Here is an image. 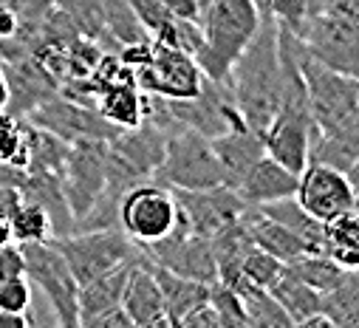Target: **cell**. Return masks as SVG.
<instances>
[{"mask_svg":"<svg viewBox=\"0 0 359 328\" xmlns=\"http://www.w3.org/2000/svg\"><path fill=\"white\" fill-rule=\"evenodd\" d=\"M229 94L241 119L263 136L280 100V26L260 6V23L229 71Z\"/></svg>","mask_w":359,"mask_h":328,"instance_id":"1","label":"cell"},{"mask_svg":"<svg viewBox=\"0 0 359 328\" xmlns=\"http://www.w3.org/2000/svg\"><path fill=\"white\" fill-rule=\"evenodd\" d=\"M260 23L257 0H210L201 15V46L193 54L204 76L229 82V71Z\"/></svg>","mask_w":359,"mask_h":328,"instance_id":"2","label":"cell"},{"mask_svg":"<svg viewBox=\"0 0 359 328\" xmlns=\"http://www.w3.org/2000/svg\"><path fill=\"white\" fill-rule=\"evenodd\" d=\"M119 60L133 71L136 86L158 100H190L201 91L204 71L196 57L178 46L158 43L153 37L122 46Z\"/></svg>","mask_w":359,"mask_h":328,"instance_id":"3","label":"cell"},{"mask_svg":"<svg viewBox=\"0 0 359 328\" xmlns=\"http://www.w3.org/2000/svg\"><path fill=\"white\" fill-rule=\"evenodd\" d=\"M167 144L164 158L156 170V182L172 187V190H210V187H226L221 161L212 150V139L184 128V125H170L164 128Z\"/></svg>","mask_w":359,"mask_h":328,"instance_id":"4","label":"cell"},{"mask_svg":"<svg viewBox=\"0 0 359 328\" xmlns=\"http://www.w3.org/2000/svg\"><path fill=\"white\" fill-rule=\"evenodd\" d=\"M51 243L68 261L76 283H91L130 261L144 258V246L133 243L119 226L108 229H76L62 238H51Z\"/></svg>","mask_w":359,"mask_h":328,"instance_id":"5","label":"cell"},{"mask_svg":"<svg viewBox=\"0 0 359 328\" xmlns=\"http://www.w3.org/2000/svg\"><path fill=\"white\" fill-rule=\"evenodd\" d=\"M20 250L26 261V278L48 300L57 325L79 328V283L62 252L51 240L20 243Z\"/></svg>","mask_w":359,"mask_h":328,"instance_id":"6","label":"cell"},{"mask_svg":"<svg viewBox=\"0 0 359 328\" xmlns=\"http://www.w3.org/2000/svg\"><path fill=\"white\" fill-rule=\"evenodd\" d=\"M303 48L323 65L359 79V20L325 4L311 15L306 32L297 37Z\"/></svg>","mask_w":359,"mask_h":328,"instance_id":"7","label":"cell"},{"mask_svg":"<svg viewBox=\"0 0 359 328\" xmlns=\"http://www.w3.org/2000/svg\"><path fill=\"white\" fill-rule=\"evenodd\" d=\"M178 224V201L172 190L156 179L125 190L119 201V229L139 246H150Z\"/></svg>","mask_w":359,"mask_h":328,"instance_id":"8","label":"cell"},{"mask_svg":"<svg viewBox=\"0 0 359 328\" xmlns=\"http://www.w3.org/2000/svg\"><path fill=\"white\" fill-rule=\"evenodd\" d=\"M300 71L306 79L309 111L314 119V133L331 130L353 111H359V79H351L320 60H314L300 43Z\"/></svg>","mask_w":359,"mask_h":328,"instance_id":"9","label":"cell"},{"mask_svg":"<svg viewBox=\"0 0 359 328\" xmlns=\"http://www.w3.org/2000/svg\"><path fill=\"white\" fill-rule=\"evenodd\" d=\"M147 258L156 266H164L175 275H184L193 280H201L207 286L218 283V264H215V252H212V240L196 229L187 226V221L178 212V224L172 226L170 235H164L161 240L144 246Z\"/></svg>","mask_w":359,"mask_h":328,"instance_id":"10","label":"cell"},{"mask_svg":"<svg viewBox=\"0 0 359 328\" xmlns=\"http://www.w3.org/2000/svg\"><path fill=\"white\" fill-rule=\"evenodd\" d=\"M108 182V142L85 139L74 142L62 168V190L74 212V224L94 207Z\"/></svg>","mask_w":359,"mask_h":328,"instance_id":"11","label":"cell"},{"mask_svg":"<svg viewBox=\"0 0 359 328\" xmlns=\"http://www.w3.org/2000/svg\"><path fill=\"white\" fill-rule=\"evenodd\" d=\"M26 119H29L32 125H37V128L51 130L54 136H60V139L68 142V144L85 142V139L111 142L119 130H125V128H116L114 122H108L97 108L82 105V102H76V100H68V97H62V94L51 97V100L43 102L40 108H34Z\"/></svg>","mask_w":359,"mask_h":328,"instance_id":"12","label":"cell"},{"mask_svg":"<svg viewBox=\"0 0 359 328\" xmlns=\"http://www.w3.org/2000/svg\"><path fill=\"white\" fill-rule=\"evenodd\" d=\"M353 184L348 179V173L328 168L320 161H309L306 168L297 173V190L294 198L300 201V207L314 215L317 221H331L348 210H353Z\"/></svg>","mask_w":359,"mask_h":328,"instance_id":"13","label":"cell"},{"mask_svg":"<svg viewBox=\"0 0 359 328\" xmlns=\"http://www.w3.org/2000/svg\"><path fill=\"white\" fill-rule=\"evenodd\" d=\"M172 190V187H170ZM178 201V212L190 229L212 238L224 226L235 224L249 207L232 187H210V190H172Z\"/></svg>","mask_w":359,"mask_h":328,"instance_id":"14","label":"cell"},{"mask_svg":"<svg viewBox=\"0 0 359 328\" xmlns=\"http://www.w3.org/2000/svg\"><path fill=\"white\" fill-rule=\"evenodd\" d=\"M311 139H314V119L309 108H278L272 122L263 130L266 153L286 164L292 173H300L309 164Z\"/></svg>","mask_w":359,"mask_h":328,"instance_id":"15","label":"cell"},{"mask_svg":"<svg viewBox=\"0 0 359 328\" xmlns=\"http://www.w3.org/2000/svg\"><path fill=\"white\" fill-rule=\"evenodd\" d=\"M51 0H0V62L32 54Z\"/></svg>","mask_w":359,"mask_h":328,"instance_id":"16","label":"cell"},{"mask_svg":"<svg viewBox=\"0 0 359 328\" xmlns=\"http://www.w3.org/2000/svg\"><path fill=\"white\" fill-rule=\"evenodd\" d=\"M4 71H6V86H9L6 111L15 116L26 119L34 108H40L43 102H48L51 97L60 94V86L54 82V76L32 54L4 60Z\"/></svg>","mask_w":359,"mask_h":328,"instance_id":"17","label":"cell"},{"mask_svg":"<svg viewBox=\"0 0 359 328\" xmlns=\"http://www.w3.org/2000/svg\"><path fill=\"white\" fill-rule=\"evenodd\" d=\"M122 308L128 311L133 328H172L150 258L133 266L125 283V292H122Z\"/></svg>","mask_w":359,"mask_h":328,"instance_id":"18","label":"cell"},{"mask_svg":"<svg viewBox=\"0 0 359 328\" xmlns=\"http://www.w3.org/2000/svg\"><path fill=\"white\" fill-rule=\"evenodd\" d=\"M235 190L246 201V207H260V204H269V201L294 196L297 173H292L286 164H280L278 158H272L266 153L252 164L249 173L241 179V184Z\"/></svg>","mask_w":359,"mask_h":328,"instance_id":"19","label":"cell"},{"mask_svg":"<svg viewBox=\"0 0 359 328\" xmlns=\"http://www.w3.org/2000/svg\"><path fill=\"white\" fill-rule=\"evenodd\" d=\"M212 150L221 161V170H224V182L226 187H238L241 179L249 173V168L266 156V147H263V136L255 133L249 125H235L229 128L226 133L215 136L212 139Z\"/></svg>","mask_w":359,"mask_h":328,"instance_id":"20","label":"cell"},{"mask_svg":"<svg viewBox=\"0 0 359 328\" xmlns=\"http://www.w3.org/2000/svg\"><path fill=\"white\" fill-rule=\"evenodd\" d=\"M356 158H359V111H353L348 119H342L331 130L314 133L309 161H320L348 173L356 164Z\"/></svg>","mask_w":359,"mask_h":328,"instance_id":"21","label":"cell"},{"mask_svg":"<svg viewBox=\"0 0 359 328\" xmlns=\"http://www.w3.org/2000/svg\"><path fill=\"white\" fill-rule=\"evenodd\" d=\"M153 275L158 280V289H161V297H164V308H167V317H170V325L172 328L182 325V320L187 314H193L198 306L210 303L212 286H207L201 280L175 275V272H170L164 266H156V264H153Z\"/></svg>","mask_w":359,"mask_h":328,"instance_id":"22","label":"cell"},{"mask_svg":"<svg viewBox=\"0 0 359 328\" xmlns=\"http://www.w3.org/2000/svg\"><path fill=\"white\" fill-rule=\"evenodd\" d=\"M144 258H147V252H144ZM136 264L139 261H130V264H125V266H119L102 278H94L91 283L79 286V328H85L94 317L122 306V292H125V283H128Z\"/></svg>","mask_w":359,"mask_h":328,"instance_id":"23","label":"cell"},{"mask_svg":"<svg viewBox=\"0 0 359 328\" xmlns=\"http://www.w3.org/2000/svg\"><path fill=\"white\" fill-rule=\"evenodd\" d=\"M243 221H246L249 238H252V243L257 246V250L275 255V258L283 261V264H289V261L300 258L303 252H309L306 246H303V240H300L294 232H289L283 224H278L275 218H269V215L260 212L257 207H249V210L243 212Z\"/></svg>","mask_w":359,"mask_h":328,"instance_id":"24","label":"cell"},{"mask_svg":"<svg viewBox=\"0 0 359 328\" xmlns=\"http://www.w3.org/2000/svg\"><path fill=\"white\" fill-rule=\"evenodd\" d=\"M323 252L345 272H359V212L348 210L323 224Z\"/></svg>","mask_w":359,"mask_h":328,"instance_id":"25","label":"cell"},{"mask_svg":"<svg viewBox=\"0 0 359 328\" xmlns=\"http://www.w3.org/2000/svg\"><path fill=\"white\" fill-rule=\"evenodd\" d=\"M269 292H272L275 300L283 306L292 325H300L311 314L323 311V294L317 289H311L309 283H303L289 266H283V272L278 275V280L272 286H269Z\"/></svg>","mask_w":359,"mask_h":328,"instance_id":"26","label":"cell"},{"mask_svg":"<svg viewBox=\"0 0 359 328\" xmlns=\"http://www.w3.org/2000/svg\"><path fill=\"white\" fill-rule=\"evenodd\" d=\"M260 212H266L269 218H275L278 224H283L289 232H294L309 252H323V221H317L314 215H309L300 201L294 196L278 198L257 207Z\"/></svg>","mask_w":359,"mask_h":328,"instance_id":"27","label":"cell"},{"mask_svg":"<svg viewBox=\"0 0 359 328\" xmlns=\"http://www.w3.org/2000/svg\"><path fill=\"white\" fill-rule=\"evenodd\" d=\"M229 289L238 292V297H241V303L246 308L249 325H255V328H286V325H292L289 314L283 311V306L275 300V294L269 292V289L246 280L243 275L235 283H229Z\"/></svg>","mask_w":359,"mask_h":328,"instance_id":"28","label":"cell"},{"mask_svg":"<svg viewBox=\"0 0 359 328\" xmlns=\"http://www.w3.org/2000/svg\"><path fill=\"white\" fill-rule=\"evenodd\" d=\"M54 6L62 12V18L74 26V32H76L79 37L100 43L105 51H108V48L119 51L116 40L111 37V32H108V26H105L100 0H54Z\"/></svg>","mask_w":359,"mask_h":328,"instance_id":"29","label":"cell"},{"mask_svg":"<svg viewBox=\"0 0 359 328\" xmlns=\"http://www.w3.org/2000/svg\"><path fill=\"white\" fill-rule=\"evenodd\" d=\"M303 283H309L311 289H317L320 294H328V292H334L342 280H345V269L342 266H337L325 252H303L300 258H294V261H289L286 264Z\"/></svg>","mask_w":359,"mask_h":328,"instance_id":"30","label":"cell"},{"mask_svg":"<svg viewBox=\"0 0 359 328\" xmlns=\"http://www.w3.org/2000/svg\"><path fill=\"white\" fill-rule=\"evenodd\" d=\"M6 215H9V224H12L15 243H34V240H51L54 238L48 212L34 201L18 198L15 207Z\"/></svg>","mask_w":359,"mask_h":328,"instance_id":"31","label":"cell"},{"mask_svg":"<svg viewBox=\"0 0 359 328\" xmlns=\"http://www.w3.org/2000/svg\"><path fill=\"white\" fill-rule=\"evenodd\" d=\"M102 6V18H105V26L111 32V37L116 40V46H133V43H142L147 40L150 34L144 32V26L139 23V18L133 15L128 0H100Z\"/></svg>","mask_w":359,"mask_h":328,"instance_id":"32","label":"cell"},{"mask_svg":"<svg viewBox=\"0 0 359 328\" xmlns=\"http://www.w3.org/2000/svg\"><path fill=\"white\" fill-rule=\"evenodd\" d=\"M29 158V119L0 111V161L26 168Z\"/></svg>","mask_w":359,"mask_h":328,"instance_id":"33","label":"cell"},{"mask_svg":"<svg viewBox=\"0 0 359 328\" xmlns=\"http://www.w3.org/2000/svg\"><path fill=\"white\" fill-rule=\"evenodd\" d=\"M133 15L139 18V23L144 26V32L158 40V43H170L178 46L175 40V18H170V12L164 9L161 0H128Z\"/></svg>","mask_w":359,"mask_h":328,"instance_id":"34","label":"cell"},{"mask_svg":"<svg viewBox=\"0 0 359 328\" xmlns=\"http://www.w3.org/2000/svg\"><path fill=\"white\" fill-rule=\"evenodd\" d=\"M283 266H286L283 261H278L275 255L257 250V246L252 243L249 250H246V255H243V261H241V275H243L246 280H252V283L269 289V286L278 280V275L283 272Z\"/></svg>","mask_w":359,"mask_h":328,"instance_id":"35","label":"cell"},{"mask_svg":"<svg viewBox=\"0 0 359 328\" xmlns=\"http://www.w3.org/2000/svg\"><path fill=\"white\" fill-rule=\"evenodd\" d=\"M210 303L221 314L224 328H249L246 308H243V303H241V297H238L235 289H229L224 283H215L212 286V294H210Z\"/></svg>","mask_w":359,"mask_h":328,"instance_id":"36","label":"cell"},{"mask_svg":"<svg viewBox=\"0 0 359 328\" xmlns=\"http://www.w3.org/2000/svg\"><path fill=\"white\" fill-rule=\"evenodd\" d=\"M32 280L26 275L9 278L0 283V311H12V314H29L32 308Z\"/></svg>","mask_w":359,"mask_h":328,"instance_id":"37","label":"cell"},{"mask_svg":"<svg viewBox=\"0 0 359 328\" xmlns=\"http://www.w3.org/2000/svg\"><path fill=\"white\" fill-rule=\"evenodd\" d=\"M18 275H26V261H23L20 243L0 246V283L9 278H18Z\"/></svg>","mask_w":359,"mask_h":328,"instance_id":"38","label":"cell"},{"mask_svg":"<svg viewBox=\"0 0 359 328\" xmlns=\"http://www.w3.org/2000/svg\"><path fill=\"white\" fill-rule=\"evenodd\" d=\"M178 328H224V322H221V314L215 311V306L212 303H204L193 314H187Z\"/></svg>","mask_w":359,"mask_h":328,"instance_id":"39","label":"cell"},{"mask_svg":"<svg viewBox=\"0 0 359 328\" xmlns=\"http://www.w3.org/2000/svg\"><path fill=\"white\" fill-rule=\"evenodd\" d=\"M161 4H164V9L170 12V18H175V20H193V23H201L204 9H201L198 0H161Z\"/></svg>","mask_w":359,"mask_h":328,"instance_id":"40","label":"cell"},{"mask_svg":"<svg viewBox=\"0 0 359 328\" xmlns=\"http://www.w3.org/2000/svg\"><path fill=\"white\" fill-rule=\"evenodd\" d=\"M85 328H133V322H130L128 311H125L122 306H116V308H111V311L94 317Z\"/></svg>","mask_w":359,"mask_h":328,"instance_id":"41","label":"cell"},{"mask_svg":"<svg viewBox=\"0 0 359 328\" xmlns=\"http://www.w3.org/2000/svg\"><path fill=\"white\" fill-rule=\"evenodd\" d=\"M29 314H12V311H0V328H29Z\"/></svg>","mask_w":359,"mask_h":328,"instance_id":"42","label":"cell"},{"mask_svg":"<svg viewBox=\"0 0 359 328\" xmlns=\"http://www.w3.org/2000/svg\"><path fill=\"white\" fill-rule=\"evenodd\" d=\"M18 198H20L18 187H4V184H0V212H9Z\"/></svg>","mask_w":359,"mask_h":328,"instance_id":"43","label":"cell"},{"mask_svg":"<svg viewBox=\"0 0 359 328\" xmlns=\"http://www.w3.org/2000/svg\"><path fill=\"white\" fill-rule=\"evenodd\" d=\"M328 6H334V9H339V12H345V15L359 20V0H328Z\"/></svg>","mask_w":359,"mask_h":328,"instance_id":"44","label":"cell"},{"mask_svg":"<svg viewBox=\"0 0 359 328\" xmlns=\"http://www.w3.org/2000/svg\"><path fill=\"white\" fill-rule=\"evenodd\" d=\"M6 243H15V235H12V224H9V215L0 212V246Z\"/></svg>","mask_w":359,"mask_h":328,"instance_id":"45","label":"cell"},{"mask_svg":"<svg viewBox=\"0 0 359 328\" xmlns=\"http://www.w3.org/2000/svg\"><path fill=\"white\" fill-rule=\"evenodd\" d=\"M6 105H9V86H6L4 62H0V111H6Z\"/></svg>","mask_w":359,"mask_h":328,"instance_id":"46","label":"cell"},{"mask_svg":"<svg viewBox=\"0 0 359 328\" xmlns=\"http://www.w3.org/2000/svg\"><path fill=\"white\" fill-rule=\"evenodd\" d=\"M348 179H351V184H353V187H359V158H356L353 168L348 170Z\"/></svg>","mask_w":359,"mask_h":328,"instance_id":"47","label":"cell"},{"mask_svg":"<svg viewBox=\"0 0 359 328\" xmlns=\"http://www.w3.org/2000/svg\"><path fill=\"white\" fill-rule=\"evenodd\" d=\"M353 212H359V187L353 190Z\"/></svg>","mask_w":359,"mask_h":328,"instance_id":"48","label":"cell"},{"mask_svg":"<svg viewBox=\"0 0 359 328\" xmlns=\"http://www.w3.org/2000/svg\"><path fill=\"white\" fill-rule=\"evenodd\" d=\"M198 4H201V9H204V6H207V4H210V0H198Z\"/></svg>","mask_w":359,"mask_h":328,"instance_id":"49","label":"cell"}]
</instances>
